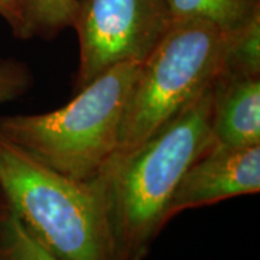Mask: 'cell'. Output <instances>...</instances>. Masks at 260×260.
I'll list each match as a JSON object with an SVG mask.
<instances>
[{"label":"cell","mask_w":260,"mask_h":260,"mask_svg":"<svg viewBox=\"0 0 260 260\" xmlns=\"http://www.w3.org/2000/svg\"><path fill=\"white\" fill-rule=\"evenodd\" d=\"M213 85L167 126L95 178L112 260H145L165 227L181 177L211 145Z\"/></svg>","instance_id":"obj_1"},{"label":"cell","mask_w":260,"mask_h":260,"mask_svg":"<svg viewBox=\"0 0 260 260\" xmlns=\"http://www.w3.org/2000/svg\"><path fill=\"white\" fill-rule=\"evenodd\" d=\"M140 64L129 62L94 78L54 112L0 117V138L77 181H93L117 152L124 107Z\"/></svg>","instance_id":"obj_2"},{"label":"cell","mask_w":260,"mask_h":260,"mask_svg":"<svg viewBox=\"0 0 260 260\" xmlns=\"http://www.w3.org/2000/svg\"><path fill=\"white\" fill-rule=\"evenodd\" d=\"M0 194L59 260H112L95 179L64 177L0 138Z\"/></svg>","instance_id":"obj_3"},{"label":"cell","mask_w":260,"mask_h":260,"mask_svg":"<svg viewBox=\"0 0 260 260\" xmlns=\"http://www.w3.org/2000/svg\"><path fill=\"white\" fill-rule=\"evenodd\" d=\"M229 39L225 32L205 20L174 22L140 64L114 156L138 148L213 85L223 70Z\"/></svg>","instance_id":"obj_4"},{"label":"cell","mask_w":260,"mask_h":260,"mask_svg":"<svg viewBox=\"0 0 260 260\" xmlns=\"http://www.w3.org/2000/svg\"><path fill=\"white\" fill-rule=\"evenodd\" d=\"M174 22L167 0H78L74 91L113 67L146 61Z\"/></svg>","instance_id":"obj_5"},{"label":"cell","mask_w":260,"mask_h":260,"mask_svg":"<svg viewBox=\"0 0 260 260\" xmlns=\"http://www.w3.org/2000/svg\"><path fill=\"white\" fill-rule=\"evenodd\" d=\"M260 191V145L211 146L186 168L168 204L167 221L182 211Z\"/></svg>","instance_id":"obj_6"},{"label":"cell","mask_w":260,"mask_h":260,"mask_svg":"<svg viewBox=\"0 0 260 260\" xmlns=\"http://www.w3.org/2000/svg\"><path fill=\"white\" fill-rule=\"evenodd\" d=\"M260 145V75L220 73L213 84L211 146Z\"/></svg>","instance_id":"obj_7"},{"label":"cell","mask_w":260,"mask_h":260,"mask_svg":"<svg viewBox=\"0 0 260 260\" xmlns=\"http://www.w3.org/2000/svg\"><path fill=\"white\" fill-rule=\"evenodd\" d=\"M174 20L200 19L229 37L260 18V0H167Z\"/></svg>","instance_id":"obj_8"},{"label":"cell","mask_w":260,"mask_h":260,"mask_svg":"<svg viewBox=\"0 0 260 260\" xmlns=\"http://www.w3.org/2000/svg\"><path fill=\"white\" fill-rule=\"evenodd\" d=\"M26 39L55 38L73 28L78 0H19Z\"/></svg>","instance_id":"obj_9"},{"label":"cell","mask_w":260,"mask_h":260,"mask_svg":"<svg viewBox=\"0 0 260 260\" xmlns=\"http://www.w3.org/2000/svg\"><path fill=\"white\" fill-rule=\"evenodd\" d=\"M0 260H59L29 234L3 200L0 201Z\"/></svg>","instance_id":"obj_10"},{"label":"cell","mask_w":260,"mask_h":260,"mask_svg":"<svg viewBox=\"0 0 260 260\" xmlns=\"http://www.w3.org/2000/svg\"><path fill=\"white\" fill-rule=\"evenodd\" d=\"M221 73L260 75V18L230 37Z\"/></svg>","instance_id":"obj_11"},{"label":"cell","mask_w":260,"mask_h":260,"mask_svg":"<svg viewBox=\"0 0 260 260\" xmlns=\"http://www.w3.org/2000/svg\"><path fill=\"white\" fill-rule=\"evenodd\" d=\"M32 83L34 77L25 62L13 58H0V103L22 97Z\"/></svg>","instance_id":"obj_12"},{"label":"cell","mask_w":260,"mask_h":260,"mask_svg":"<svg viewBox=\"0 0 260 260\" xmlns=\"http://www.w3.org/2000/svg\"><path fill=\"white\" fill-rule=\"evenodd\" d=\"M0 16L6 20L15 37L18 39H26L19 0H0Z\"/></svg>","instance_id":"obj_13"}]
</instances>
